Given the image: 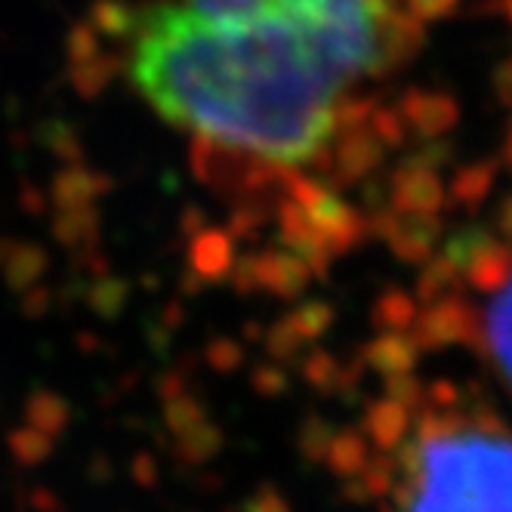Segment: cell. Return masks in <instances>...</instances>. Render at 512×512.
I'll list each match as a JSON object with an SVG mask.
<instances>
[{
  "label": "cell",
  "instance_id": "obj_3",
  "mask_svg": "<svg viewBox=\"0 0 512 512\" xmlns=\"http://www.w3.org/2000/svg\"><path fill=\"white\" fill-rule=\"evenodd\" d=\"M475 343L491 361L494 374L512 389V272H506L475 315Z\"/></svg>",
  "mask_w": 512,
  "mask_h": 512
},
{
  "label": "cell",
  "instance_id": "obj_1",
  "mask_svg": "<svg viewBox=\"0 0 512 512\" xmlns=\"http://www.w3.org/2000/svg\"><path fill=\"white\" fill-rule=\"evenodd\" d=\"M383 19L386 0H167L136 16L127 75L201 142L297 164L331 139Z\"/></svg>",
  "mask_w": 512,
  "mask_h": 512
},
{
  "label": "cell",
  "instance_id": "obj_2",
  "mask_svg": "<svg viewBox=\"0 0 512 512\" xmlns=\"http://www.w3.org/2000/svg\"><path fill=\"white\" fill-rule=\"evenodd\" d=\"M386 512H512V426L457 401H426L380 429Z\"/></svg>",
  "mask_w": 512,
  "mask_h": 512
}]
</instances>
